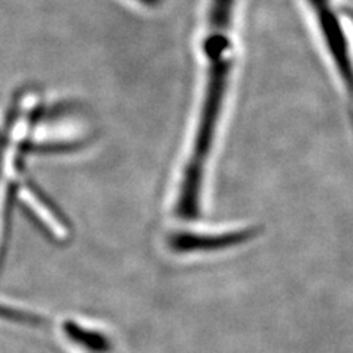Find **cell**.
I'll return each instance as SVG.
<instances>
[{"label":"cell","instance_id":"6da1fadb","mask_svg":"<svg viewBox=\"0 0 353 353\" xmlns=\"http://www.w3.org/2000/svg\"><path fill=\"white\" fill-rule=\"evenodd\" d=\"M240 0H206L205 31L201 43L206 61V74L201 112L187 158L174 214L180 219L193 221L202 214V196L209 158L223 115L231 74L236 63L234 24Z\"/></svg>","mask_w":353,"mask_h":353},{"label":"cell","instance_id":"3957f363","mask_svg":"<svg viewBox=\"0 0 353 353\" xmlns=\"http://www.w3.org/2000/svg\"><path fill=\"white\" fill-rule=\"evenodd\" d=\"M261 234L259 227H243L219 233H196V231H176L168 239L170 250L179 255L208 253L233 249L246 245Z\"/></svg>","mask_w":353,"mask_h":353},{"label":"cell","instance_id":"277c9868","mask_svg":"<svg viewBox=\"0 0 353 353\" xmlns=\"http://www.w3.org/2000/svg\"><path fill=\"white\" fill-rule=\"evenodd\" d=\"M62 333L65 339L75 347L85 353H114L115 346L112 340L103 331L85 327L75 321H65L62 324Z\"/></svg>","mask_w":353,"mask_h":353},{"label":"cell","instance_id":"7a4b0ae2","mask_svg":"<svg viewBox=\"0 0 353 353\" xmlns=\"http://www.w3.org/2000/svg\"><path fill=\"white\" fill-rule=\"evenodd\" d=\"M307 5L324 46L346 88L353 115V54L343 14L334 0H303Z\"/></svg>","mask_w":353,"mask_h":353},{"label":"cell","instance_id":"5b68a950","mask_svg":"<svg viewBox=\"0 0 353 353\" xmlns=\"http://www.w3.org/2000/svg\"><path fill=\"white\" fill-rule=\"evenodd\" d=\"M134 2L141 6H145V8L154 9V8H159L161 5H163L165 0H134Z\"/></svg>","mask_w":353,"mask_h":353}]
</instances>
